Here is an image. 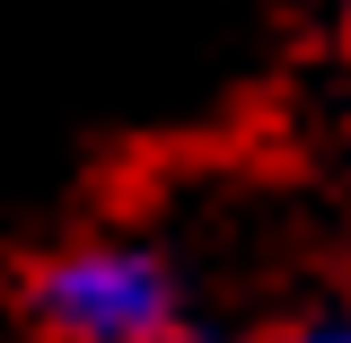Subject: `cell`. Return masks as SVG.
<instances>
[{
    "label": "cell",
    "instance_id": "6da1fadb",
    "mask_svg": "<svg viewBox=\"0 0 351 343\" xmlns=\"http://www.w3.org/2000/svg\"><path fill=\"white\" fill-rule=\"evenodd\" d=\"M18 317L36 343H176L184 273L149 229H71L27 264Z\"/></svg>",
    "mask_w": 351,
    "mask_h": 343
},
{
    "label": "cell",
    "instance_id": "3957f363",
    "mask_svg": "<svg viewBox=\"0 0 351 343\" xmlns=\"http://www.w3.org/2000/svg\"><path fill=\"white\" fill-rule=\"evenodd\" d=\"M176 343H211V335H193V326H184V335H176Z\"/></svg>",
    "mask_w": 351,
    "mask_h": 343
},
{
    "label": "cell",
    "instance_id": "7a4b0ae2",
    "mask_svg": "<svg viewBox=\"0 0 351 343\" xmlns=\"http://www.w3.org/2000/svg\"><path fill=\"white\" fill-rule=\"evenodd\" d=\"M263 343H351V308H299L290 326H272Z\"/></svg>",
    "mask_w": 351,
    "mask_h": 343
}]
</instances>
